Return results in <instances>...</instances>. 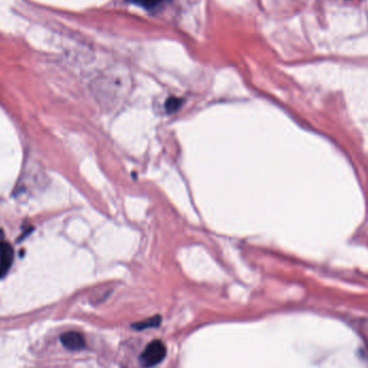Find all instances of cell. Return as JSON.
<instances>
[{"instance_id": "4", "label": "cell", "mask_w": 368, "mask_h": 368, "mask_svg": "<svg viewBox=\"0 0 368 368\" xmlns=\"http://www.w3.org/2000/svg\"><path fill=\"white\" fill-rule=\"evenodd\" d=\"M159 324H160V316L156 315V316H154V318H150V319H146L142 322L135 323V324H132L131 326L134 328H136V329L142 330V329H145V328L158 327Z\"/></svg>"}, {"instance_id": "6", "label": "cell", "mask_w": 368, "mask_h": 368, "mask_svg": "<svg viewBox=\"0 0 368 368\" xmlns=\"http://www.w3.org/2000/svg\"><path fill=\"white\" fill-rule=\"evenodd\" d=\"M129 2L131 4L141 7V8L151 10V9L156 8L157 6H159L161 3L165 2V0H129Z\"/></svg>"}, {"instance_id": "3", "label": "cell", "mask_w": 368, "mask_h": 368, "mask_svg": "<svg viewBox=\"0 0 368 368\" xmlns=\"http://www.w3.org/2000/svg\"><path fill=\"white\" fill-rule=\"evenodd\" d=\"M61 342L63 343L66 349L70 351H80L85 348L86 342L82 334H80L75 330L64 333L61 336Z\"/></svg>"}, {"instance_id": "5", "label": "cell", "mask_w": 368, "mask_h": 368, "mask_svg": "<svg viewBox=\"0 0 368 368\" xmlns=\"http://www.w3.org/2000/svg\"><path fill=\"white\" fill-rule=\"evenodd\" d=\"M182 104H183V100L181 98L170 97L166 100L165 109L168 113H173L175 111H178L180 107L182 106Z\"/></svg>"}, {"instance_id": "2", "label": "cell", "mask_w": 368, "mask_h": 368, "mask_svg": "<svg viewBox=\"0 0 368 368\" xmlns=\"http://www.w3.org/2000/svg\"><path fill=\"white\" fill-rule=\"evenodd\" d=\"M14 260V251L8 242H0V278H4L10 270Z\"/></svg>"}, {"instance_id": "1", "label": "cell", "mask_w": 368, "mask_h": 368, "mask_svg": "<svg viewBox=\"0 0 368 368\" xmlns=\"http://www.w3.org/2000/svg\"><path fill=\"white\" fill-rule=\"evenodd\" d=\"M166 352L167 350L163 341L153 340L143 350L140 355V362L146 368L156 366L165 358Z\"/></svg>"}]
</instances>
